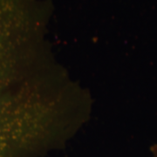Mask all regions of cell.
<instances>
[{"mask_svg": "<svg viewBox=\"0 0 157 157\" xmlns=\"http://www.w3.org/2000/svg\"><path fill=\"white\" fill-rule=\"evenodd\" d=\"M46 12L36 0H0V157H39Z\"/></svg>", "mask_w": 157, "mask_h": 157, "instance_id": "6da1fadb", "label": "cell"}, {"mask_svg": "<svg viewBox=\"0 0 157 157\" xmlns=\"http://www.w3.org/2000/svg\"><path fill=\"white\" fill-rule=\"evenodd\" d=\"M150 151L152 153V157H157V143L150 147Z\"/></svg>", "mask_w": 157, "mask_h": 157, "instance_id": "7a4b0ae2", "label": "cell"}]
</instances>
